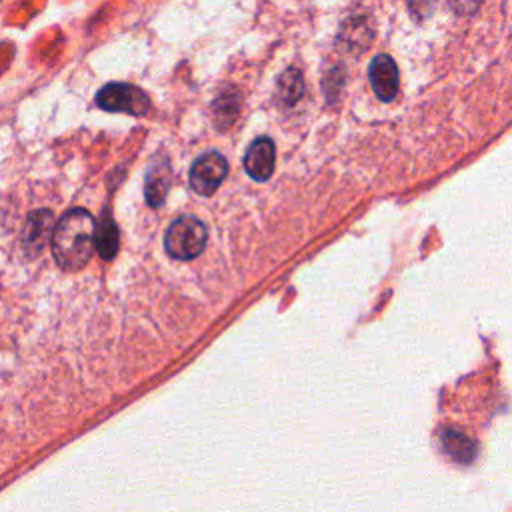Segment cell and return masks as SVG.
I'll list each match as a JSON object with an SVG mask.
<instances>
[{
    "instance_id": "obj_6",
    "label": "cell",
    "mask_w": 512,
    "mask_h": 512,
    "mask_svg": "<svg viewBox=\"0 0 512 512\" xmlns=\"http://www.w3.org/2000/svg\"><path fill=\"white\" fill-rule=\"evenodd\" d=\"M368 78L376 96L384 102L394 100L398 94V68L388 54H378L368 68Z\"/></svg>"
},
{
    "instance_id": "obj_7",
    "label": "cell",
    "mask_w": 512,
    "mask_h": 512,
    "mask_svg": "<svg viewBox=\"0 0 512 512\" xmlns=\"http://www.w3.org/2000/svg\"><path fill=\"white\" fill-rule=\"evenodd\" d=\"M170 186V164L168 162H156L150 166L144 182V194L146 202L156 208L164 202L166 192Z\"/></svg>"
},
{
    "instance_id": "obj_2",
    "label": "cell",
    "mask_w": 512,
    "mask_h": 512,
    "mask_svg": "<svg viewBox=\"0 0 512 512\" xmlns=\"http://www.w3.org/2000/svg\"><path fill=\"white\" fill-rule=\"evenodd\" d=\"M206 246V226L194 216L176 218L164 236V248L168 256L176 260H192Z\"/></svg>"
},
{
    "instance_id": "obj_4",
    "label": "cell",
    "mask_w": 512,
    "mask_h": 512,
    "mask_svg": "<svg viewBox=\"0 0 512 512\" xmlns=\"http://www.w3.org/2000/svg\"><path fill=\"white\" fill-rule=\"evenodd\" d=\"M228 174V162L218 152H206L190 168V186L202 196H210Z\"/></svg>"
},
{
    "instance_id": "obj_3",
    "label": "cell",
    "mask_w": 512,
    "mask_h": 512,
    "mask_svg": "<svg viewBox=\"0 0 512 512\" xmlns=\"http://www.w3.org/2000/svg\"><path fill=\"white\" fill-rule=\"evenodd\" d=\"M96 104L108 112H126L132 116H144L150 110L148 96L130 84L112 82L96 94Z\"/></svg>"
},
{
    "instance_id": "obj_9",
    "label": "cell",
    "mask_w": 512,
    "mask_h": 512,
    "mask_svg": "<svg viewBox=\"0 0 512 512\" xmlns=\"http://www.w3.org/2000/svg\"><path fill=\"white\" fill-rule=\"evenodd\" d=\"M278 92H280V98L288 104L298 100L300 94H302V76H300V72L294 70V68L286 70L278 80Z\"/></svg>"
},
{
    "instance_id": "obj_5",
    "label": "cell",
    "mask_w": 512,
    "mask_h": 512,
    "mask_svg": "<svg viewBox=\"0 0 512 512\" xmlns=\"http://www.w3.org/2000/svg\"><path fill=\"white\" fill-rule=\"evenodd\" d=\"M274 160H276L274 142L268 136H260L248 146L244 154V168L252 180L264 182L274 172Z\"/></svg>"
},
{
    "instance_id": "obj_1",
    "label": "cell",
    "mask_w": 512,
    "mask_h": 512,
    "mask_svg": "<svg viewBox=\"0 0 512 512\" xmlns=\"http://www.w3.org/2000/svg\"><path fill=\"white\" fill-rule=\"evenodd\" d=\"M94 226L92 216L82 208H74L58 220L52 232V250L60 268L80 270L90 260L96 248Z\"/></svg>"
},
{
    "instance_id": "obj_8",
    "label": "cell",
    "mask_w": 512,
    "mask_h": 512,
    "mask_svg": "<svg viewBox=\"0 0 512 512\" xmlns=\"http://www.w3.org/2000/svg\"><path fill=\"white\" fill-rule=\"evenodd\" d=\"M94 246L104 260H110L118 252V228L110 216H102L94 226Z\"/></svg>"
}]
</instances>
